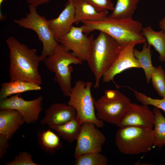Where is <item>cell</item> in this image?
<instances>
[{
    "instance_id": "1",
    "label": "cell",
    "mask_w": 165,
    "mask_h": 165,
    "mask_svg": "<svg viewBox=\"0 0 165 165\" xmlns=\"http://www.w3.org/2000/svg\"><path fill=\"white\" fill-rule=\"evenodd\" d=\"M6 42L9 50L10 81L23 80L40 85L42 78L38 68L42 61L36 50L29 48L12 36L9 37Z\"/></svg>"
},
{
    "instance_id": "2",
    "label": "cell",
    "mask_w": 165,
    "mask_h": 165,
    "mask_svg": "<svg viewBox=\"0 0 165 165\" xmlns=\"http://www.w3.org/2000/svg\"><path fill=\"white\" fill-rule=\"evenodd\" d=\"M81 22L83 31L86 34L98 30L108 34L121 44L146 42L142 34L141 23L133 18L117 19L107 16L101 21L85 20Z\"/></svg>"
},
{
    "instance_id": "3",
    "label": "cell",
    "mask_w": 165,
    "mask_h": 165,
    "mask_svg": "<svg viewBox=\"0 0 165 165\" xmlns=\"http://www.w3.org/2000/svg\"><path fill=\"white\" fill-rule=\"evenodd\" d=\"M121 44L106 33L100 31L92 44L86 61L98 88L101 80L117 57Z\"/></svg>"
},
{
    "instance_id": "4",
    "label": "cell",
    "mask_w": 165,
    "mask_h": 165,
    "mask_svg": "<svg viewBox=\"0 0 165 165\" xmlns=\"http://www.w3.org/2000/svg\"><path fill=\"white\" fill-rule=\"evenodd\" d=\"M43 61L47 68L54 73V81L63 94L69 96L72 88L71 80L73 69L71 65L82 64V62L60 43Z\"/></svg>"
},
{
    "instance_id": "5",
    "label": "cell",
    "mask_w": 165,
    "mask_h": 165,
    "mask_svg": "<svg viewBox=\"0 0 165 165\" xmlns=\"http://www.w3.org/2000/svg\"><path fill=\"white\" fill-rule=\"evenodd\" d=\"M115 143L119 151L126 155L146 153L153 146L152 129L135 126L119 127L115 135Z\"/></svg>"
},
{
    "instance_id": "6",
    "label": "cell",
    "mask_w": 165,
    "mask_h": 165,
    "mask_svg": "<svg viewBox=\"0 0 165 165\" xmlns=\"http://www.w3.org/2000/svg\"><path fill=\"white\" fill-rule=\"evenodd\" d=\"M92 83L82 80L75 82L72 88L67 104L73 107L76 112V117L81 125L86 122L94 123L97 128L104 125V121L97 119L95 114V102L91 91Z\"/></svg>"
},
{
    "instance_id": "7",
    "label": "cell",
    "mask_w": 165,
    "mask_h": 165,
    "mask_svg": "<svg viewBox=\"0 0 165 165\" xmlns=\"http://www.w3.org/2000/svg\"><path fill=\"white\" fill-rule=\"evenodd\" d=\"M130 99L117 90H108L95 102L98 119L116 125L129 108Z\"/></svg>"
},
{
    "instance_id": "8",
    "label": "cell",
    "mask_w": 165,
    "mask_h": 165,
    "mask_svg": "<svg viewBox=\"0 0 165 165\" xmlns=\"http://www.w3.org/2000/svg\"><path fill=\"white\" fill-rule=\"evenodd\" d=\"M29 13L25 17L14 22L20 27L34 31L37 34L39 40L42 44V50L40 56L42 61L50 55L59 44L56 40L50 30L46 17L39 15L37 7L28 4Z\"/></svg>"
},
{
    "instance_id": "9",
    "label": "cell",
    "mask_w": 165,
    "mask_h": 165,
    "mask_svg": "<svg viewBox=\"0 0 165 165\" xmlns=\"http://www.w3.org/2000/svg\"><path fill=\"white\" fill-rule=\"evenodd\" d=\"M95 125L91 122H86L81 125L76 139L74 156L89 152H101L106 140L105 135Z\"/></svg>"
},
{
    "instance_id": "10",
    "label": "cell",
    "mask_w": 165,
    "mask_h": 165,
    "mask_svg": "<svg viewBox=\"0 0 165 165\" xmlns=\"http://www.w3.org/2000/svg\"><path fill=\"white\" fill-rule=\"evenodd\" d=\"M20 95L16 94L1 101L0 109L16 110L21 115L25 123L30 124L35 122L42 110V97L40 95L34 100L26 101L20 96Z\"/></svg>"
},
{
    "instance_id": "11",
    "label": "cell",
    "mask_w": 165,
    "mask_h": 165,
    "mask_svg": "<svg viewBox=\"0 0 165 165\" xmlns=\"http://www.w3.org/2000/svg\"><path fill=\"white\" fill-rule=\"evenodd\" d=\"M94 39L93 35L88 37L83 33V28L73 27L70 31L57 41L66 48L71 51L82 62L86 61Z\"/></svg>"
},
{
    "instance_id": "12",
    "label": "cell",
    "mask_w": 165,
    "mask_h": 165,
    "mask_svg": "<svg viewBox=\"0 0 165 165\" xmlns=\"http://www.w3.org/2000/svg\"><path fill=\"white\" fill-rule=\"evenodd\" d=\"M137 44L136 42L121 44L117 57L102 78L103 82L113 81L116 75L128 69L142 68L134 53V47Z\"/></svg>"
},
{
    "instance_id": "13",
    "label": "cell",
    "mask_w": 165,
    "mask_h": 165,
    "mask_svg": "<svg viewBox=\"0 0 165 165\" xmlns=\"http://www.w3.org/2000/svg\"><path fill=\"white\" fill-rule=\"evenodd\" d=\"M154 121V114L147 105L132 103L116 126L119 127L135 126L152 129Z\"/></svg>"
},
{
    "instance_id": "14",
    "label": "cell",
    "mask_w": 165,
    "mask_h": 165,
    "mask_svg": "<svg viewBox=\"0 0 165 165\" xmlns=\"http://www.w3.org/2000/svg\"><path fill=\"white\" fill-rule=\"evenodd\" d=\"M74 18L75 9L72 0H67L64 9L58 16L48 20L49 28L57 42L71 29Z\"/></svg>"
},
{
    "instance_id": "15",
    "label": "cell",
    "mask_w": 165,
    "mask_h": 165,
    "mask_svg": "<svg viewBox=\"0 0 165 165\" xmlns=\"http://www.w3.org/2000/svg\"><path fill=\"white\" fill-rule=\"evenodd\" d=\"M76 116L75 109L68 104L55 103L45 110V116L41 121L42 125L52 127L63 124Z\"/></svg>"
},
{
    "instance_id": "16",
    "label": "cell",
    "mask_w": 165,
    "mask_h": 165,
    "mask_svg": "<svg viewBox=\"0 0 165 165\" xmlns=\"http://www.w3.org/2000/svg\"><path fill=\"white\" fill-rule=\"evenodd\" d=\"M25 123L22 116L16 110L0 109V134L6 135L9 140Z\"/></svg>"
},
{
    "instance_id": "17",
    "label": "cell",
    "mask_w": 165,
    "mask_h": 165,
    "mask_svg": "<svg viewBox=\"0 0 165 165\" xmlns=\"http://www.w3.org/2000/svg\"><path fill=\"white\" fill-rule=\"evenodd\" d=\"M75 9L74 23L78 24L85 20L100 21L107 16L108 11L97 12L85 0H72Z\"/></svg>"
},
{
    "instance_id": "18",
    "label": "cell",
    "mask_w": 165,
    "mask_h": 165,
    "mask_svg": "<svg viewBox=\"0 0 165 165\" xmlns=\"http://www.w3.org/2000/svg\"><path fill=\"white\" fill-rule=\"evenodd\" d=\"M41 89L40 85L27 81L17 80L4 82L1 86L0 100H3L11 95L29 91L40 90Z\"/></svg>"
},
{
    "instance_id": "19",
    "label": "cell",
    "mask_w": 165,
    "mask_h": 165,
    "mask_svg": "<svg viewBox=\"0 0 165 165\" xmlns=\"http://www.w3.org/2000/svg\"><path fill=\"white\" fill-rule=\"evenodd\" d=\"M142 33L148 44L152 46L158 53L160 60L165 61V33L163 31H156L148 26L143 28Z\"/></svg>"
},
{
    "instance_id": "20",
    "label": "cell",
    "mask_w": 165,
    "mask_h": 165,
    "mask_svg": "<svg viewBox=\"0 0 165 165\" xmlns=\"http://www.w3.org/2000/svg\"><path fill=\"white\" fill-rule=\"evenodd\" d=\"M37 138L40 147L46 153L53 154L62 147L59 137L50 129L38 131Z\"/></svg>"
},
{
    "instance_id": "21",
    "label": "cell",
    "mask_w": 165,
    "mask_h": 165,
    "mask_svg": "<svg viewBox=\"0 0 165 165\" xmlns=\"http://www.w3.org/2000/svg\"><path fill=\"white\" fill-rule=\"evenodd\" d=\"M81 125L76 116L63 124L52 127L50 128L69 143L74 142L79 133Z\"/></svg>"
},
{
    "instance_id": "22",
    "label": "cell",
    "mask_w": 165,
    "mask_h": 165,
    "mask_svg": "<svg viewBox=\"0 0 165 165\" xmlns=\"http://www.w3.org/2000/svg\"><path fill=\"white\" fill-rule=\"evenodd\" d=\"M134 53L135 58L142 67V68L145 73L146 83H150L154 68L152 62L151 46L146 42L143 44L141 51H139L134 48Z\"/></svg>"
},
{
    "instance_id": "23",
    "label": "cell",
    "mask_w": 165,
    "mask_h": 165,
    "mask_svg": "<svg viewBox=\"0 0 165 165\" xmlns=\"http://www.w3.org/2000/svg\"><path fill=\"white\" fill-rule=\"evenodd\" d=\"M139 0H116L109 17L117 19L132 18Z\"/></svg>"
},
{
    "instance_id": "24",
    "label": "cell",
    "mask_w": 165,
    "mask_h": 165,
    "mask_svg": "<svg viewBox=\"0 0 165 165\" xmlns=\"http://www.w3.org/2000/svg\"><path fill=\"white\" fill-rule=\"evenodd\" d=\"M152 112L155 116L153 146L161 148L165 145V117L157 108Z\"/></svg>"
},
{
    "instance_id": "25",
    "label": "cell",
    "mask_w": 165,
    "mask_h": 165,
    "mask_svg": "<svg viewBox=\"0 0 165 165\" xmlns=\"http://www.w3.org/2000/svg\"><path fill=\"white\" fill-rule=\"evenodd\" d=\"M75 158V165H107L108 164L107 158L100 152L87 153Z\"/></svg>"
},
{
    "instance_id": "26",
    "label": "cell",
    "mask_w": 165,
    "mask_h": 165,
    "mask_svg": "<svg viewBox=\"0 0 165 165\" xmlns=\"http://www.w3.org/2000/svg\"><path fill=\"white\" fill-rule=\"evenodd\" d=\"M152 86L159 95L165 97V72L161 66H154L151 80Z\"/></svg>"
},
{
    "instance_id": "27",
    "label": "cell",
    "mask_w": 165,
    "mask_h": 165,
    "mask_svg": "<svg viewBox=\"0 0 165 165\" xmlns=\"http://www.w3.org/2000/svg\"><path fill=\"white\" fill-rule=\"evenodd\" d=\"M131 89L134 91L137 100L142 105L153 106L155 107L162 110L165 113V97L162 99H153L144 94Z\"/></svg>"
},
{
    "instance_id": "28",
    "label": "cell",
    "mask_w": 165,
    "mask_h": 165,
    "mask_svg": "<svg viewBox=\"0 0 165 165\" xmlns=\"http://www.w3.org/2000/svg\"><path fill=\"white\" fill-rule=\"evenodd\" d=\"M5 165H38L32 160L31 155L26 151H22L14 160L5 163Z\"/></svg>"
},
{
    "instance_id": "29",
    "label": "cell",
    "mask_w": 165,
    "mask_h": 165,
    "mask_svg": "<svg viewBox=\"0 0 165 165\" xmlns=\"http://www.w3.org/2000/svg\"><path fill=\"white\" fill-rule=\"evenodd\" d=\"M92 6L98 12L102 13L111 10L114 8L112 0H85Z\"/></svg>"
},
{
    "instance_id": "30",
    "label": "cell",
    "mask_w": 165,
    "mask_h": 165,
    "mask_svg": "<svg viewBox=\"0 0 165 165\" xmlns=\"http://www.w3.org/2000/svg\"><path fill=\"white\" fill-rule=\"evenodd\" d=\"M9 139L6 135L0 134V159H2L6 152L9 146Z\"/></svg>"
},
{
    "instance_id": "31",
    "label": "cell",
    "mask_w": 165,
    "mask_h": 165,
    "mask_svg": "<svg viewBox=\"0 0 165 165\" xmlns=\"http://www.w3.org/2000/svg\"><path fill=\"white\" fill-rule=\"evenodd\" d=\"M50 0H26L28 4L37 7L39 5L49 2Z\"/></svg>"
},
{
    "instance_id": "32",
    "label": "cell",
    "mask_w": 165,
    "mask_h": 165,
    "mask_svg": "<svg viewBox=\"0 0 165 165\" xmlns=\"http://www.w3.org/2000/svg\"><path fill=\"white\" fill-rule=\"evenodd\" d=\"M160 28L163 30L165 33V16L160 21L159 23Z\"/></svg>"
},
{
    "instance_id": "33",
    "label": "cell",
    "mask_w": 165,
    "mask_h": 165,
    "mask_svg": "<svg viewBox=\"0 0 165 165\" xmlns=\"http://www.w3.org/2000/svg\"><path fill=\"white\" fill-rule=\"evenodd\" d=\"M6 19V16L1 11L0 12V20L1 21H5Z\"/></svg>"
},
{
    "instance_id": "34",
    "label": "cell",
    "mask_w": 165,
    "mask_h": 165,
    "mask_svg": "<svg viewBox=\"0 0 165 165\" xmlns=\"http://www.w3.org/2000/svg\"><path fill=\"white\" fill-rule=\"evenodd\" d=\"M5 0H0V8L1 7V6L2 5V2Z\"/></svg>"
},
{
    "instance_id": "35",
    "label": "cell",
    "mask_w": 165,
    "mask_h": 165,
    "mask_svg": "<svg viewBox=\"0 0 165 165\" xmlns=\"http://www.w3.org/2000/svg\"></svg>"
}]
</instances>
